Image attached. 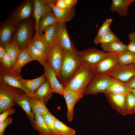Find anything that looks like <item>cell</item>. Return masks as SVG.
I'll list each match as a JSON object with an SVG mask.
<instances>
[{"mask_svg": "<svg viewBox=\"0 0 135 135\" xmlns=\"http://www.w3.org/2000/svg\"><path fill=\"white\" fill-rule=\"evenodd\" d=\"M34 60L31 57L26 48L21 49L16 62L12 70L20 74L22 67L28 63Z\"/></svg>", "mask_w": 135, "mask_h": 135, "instance_id": "cell-24", "label": "cell"}, {"mask_svg": "<svg viewBox=\"0 0 135 135\" xmlns=\"http://www.w3.org/2000/svg\"><path fill=\"white\" fill-rule=\"evenodd\" d=\"M16 28L10 19L6 21L0 26V44L5 46L11 41V38Z\"/></svg>", "mask_w": 135, "mask_h": 135, "instance_id": "cell-18", "label": "cell"}, {"mask_svg": "<svg viewBox=\"0 0 135 135\" xmlns=\"http://www.w3.org/2000/svg\"><path fill=\"white\" fill-rule=\"evenodd\" d=\"M34 118L36 125L34 128L38 132L39 135H54L45 123L41 116L35 115Z\"/></svg>", "mask_w": 135, "mask_h": 135, "instance_id": "cell-31", "label": "cell"}, {"mask_svg": "<svg viewBox=\"0 0 135 135\" xmlns=\"http://www.w3.org/2000/svg\"><path fill=\"white\" fill-rule=\"evenodd\" d=\"M133 63H135V61Z\"/></svg>", "mask_w": 135, "mask_h": 135, "instance_id": "cell-48", "label": "cell"}, {"mask_svg": "<svg viewBox=\"0 0 135 135\" xmlns=\"http://www.w3.org/2000/svg\"><path fill=\"white\" fill-rule=\"evenodd\" d=\"M130 90V89L127 87L124 82L113 78L108 88L106 93L127 95Z\"/></svg>", "mask_w": 135, "mask_h": 135, "instance_id": "cell-25", "label": "cell"}, {"mask_svg": "<svg viewBox=\"0 0 135 135\" xmlns=\"http://www.w3.org/2000/svg\"><path fill=\"white\" fill-rule=\"evenodd\" d=\"M32 27L28 21H24L17 25L12 40L17 42L20 49L26 48L31 39Z\"/></svg>", "mask_w": 135, "mask_h": 135, "instance_id": "cell-5", "label": "cell"}, {"mask_svg": "<svg viewBox=\"0 0 135 135\" xmlns=\"http://www.w3.org/2000/svg\"><path fill=\"white\" fill-rule=\"evenodd\" d=\"M14 102L15 105L19 106L24 110L34 128L36 125V122L34 115L30 108L28 94L24 92L22 90L15 98Z\"/></svg>", "mask_w": 135, "mask_h": 135, "instance_id": "cell-15", "label": "cell"}, {"mask_svg": "<svg viewBox=\"0 0 135 135\" xmlns=\"http://www.w3.org/2000/svg\"><path fill=\"white\" fill-rule=\"evenodd\" d=\"M22 90L0 82V113L12 108L15 105L14 99Z\"/></svg>", "mask_w": 135, "mask_h": 135, "instance_id": "cell-3", "label": "cell"}, {"mask_svg": "<svg viewBox=\"0 0 135 135\" xmlns=\"http://www.w3.org/2000/svg\"><path fill=\"white\" fill-rule=\"evenodd\" d=\"M67 8H72L75 7L77 3V0H64Z\"/></svg>", "mask_w": 135, "mask_h": 135, "instance_id": "cell-43", "label": "cell"}, {"mask_svg": "<svg viewBox=\"0 0 135 135\" xmlns=\"http://www.w3.org/2000/svg\"><path fill=\"white\" fill-rule=\"evenodd\" d=\"M52 11H48L45 12L40 19L38 26L40 35L43 34L44 30L47 27L58 22L54 14Z\"/></svg>", "mask_w": 135, "mask_h": 135, "instance_id": "cell-26", "label": "cell"}, {"mask_svg": "<svg viewBox=\"0 0 135 135\" xmlns=\"http://www.w3.org/2000/svg\"><path fill=\"white\" fill-rule=\"evenodd\" d=\"M58 28V22L48 26L44 31L43 35L51 47L55 43Z\"/></svg>", "mask_w": 135, "mask_h": 135, "instance_id": "cell-28", "label": "cell"}, {"mask_svg": "<svg viewBox=\"0 0 135 135\" xmlns=\"http://www.w3.org/2000/svg\"><path fill=\"white\" fill-rule=\"evenodd\" d=\"M104 94L112 108L123 115H127V95L109 93Z\"/></svg>", "mask_w": 135, "mask_h": 135, "instance_id": "cell-14", "label": "cell"}, {"mask_svg": "<svg viewBox=\"0 0 135 135\" xmlns=\"http://www.w3.org/2000/svg\"><path fill=\"white\" fill-rule=\"evenodd\" d=\"M118 54L112 53L102 60L92 68L95 74L109 75L118 64Z\"/></svg>", "mask_w": 135, "mask_h": 135, "instance_id": "cell-10", "label": "cell"}, {"mask_svg": "<svg viewBox=\"0 0 135 135\" xmlns=\"http://www.w3.org/2000/svg\"><path fill=\"white\" fill-rule=\"evenodd\" d=\"M135 60V53L128 51L118 54V64H127L133 63Z\"/></svg>", "mask_w": 135, "mask_h": 135, "instance_id": "cell-35", "label": "cell"}, {"mask_svg": "<svg viewBox=\"0 0 135 135\" xmlns=\"http://www.w3.org/2000/svg\"><path fill=\"white\" fill-rule=\"evenodd\" d=\"M94 74L92 68L82 64L64 86V89L84 90Z\"/></svg>", "mask_w": 135, "mask_h": 135, "instance_id": "cell-2", "label": "cell"}, {"mask_svg": "<svg viewBox=\"0 0 135 135\" xmlns=\"http://www.w3.org/2000/svg\"><path fill=\"white\" fill-rule=\"evenodd\" d=\"M46 80V76L44 73L39 77L31 80H25L22 78L20 80V82L29 93L30 96H33L36 90Z\"/></svg>", "mask_w": 135, "mask_h": 135, "instance_id": "cell-20", "label": "cell"}, {"mask_svg": "<svg viewBox=\"0 0 135 135\" xmlns=\"http://www.w3.org/2000/svg\"><path fill=\"white\" fill-rule=\"evenodd\" d=\"M34 0L23 1L12 12L9 19L15 26L30 17L33 12Z\"/></svg>", "mask_w": 135, "mask_h": 135, "instance_id": "cell-7", "label": "cell"}, {"mask_svg": "<svg viewBox=\"0 0 135 135\" xmlns=\"http://www.w3.org/2000/svg\"><path fill=\"white\" fill-rule=\"evenodd\" d=\"M78 52L82 64L92 68L112 54L99 50L95 48L78 51Z\"/></svg>", "mask_w": 135, "mask_h": 135, "instance_id": "cell-6", "label": "cell"}, {"mask_svg": "<svg viewBox=\"0 0 135 135\" xmlns=\"http://www.w3.org/2000/svg\"><path fill=\"white\" fill-rule=\"evenodd\" d=\"M134 2L135 0H112L110 10L120 16H125L129 12L130 6Z\"/></svg>", "mask_w": 135, "mask_h": 135, "instance_id": "cell-21", "label": "cell"}, {"mask_svg": "<svg viewBox=\"0 0 135 135\" xmlns=\"http://www.w3.org/2000/svg\"><path fill=\"white\" fill-rule=\"evenodd\" d=\"M28 96L30 108L34 116L36 115L42 116L48 110L46 104L41 100L33 96Z\"/></svg>", "mask_w": 135, "mask_h": 135, "instance_id": "cell-27", "label": "cell"}, {"mask_svg": "<svg viewBox=\"0 0 135 135\" xmlns=\"http://www.w3.org/2000/svg\"><path fill=\"white\" fill-rule=\"evenodd\" d=\"M34 2L33 13L35 21L36 32L33 38H35L40 36L39 32L38 26L41 17L46 12L52 10L50 6L46 3L45 0H34Z\"/></svg>", "mask_w": 135, "mask_h": 135, "instance_id": "cell-16", "label": "cell"}, {"mask_svg": "<svg viewBox=\"0 0 135 135\" xmlns=\"http://www.w3.org/2000/svg\"><path fill=\"white\" fill-rule=\"evenodd\" d=\"M130 42L128 47L129 51L135 53V30L130 33L128 35Z\"/></svg>", "mask_w": 135, "mask_h": 135, "instance_id": "cell-40", "label": "cell"}, {"mask_svg": "<svg viewBox=\"0 0 135 135\" xmlns=\"http://www.w3.org/2000/svg\"><path fill=\"white\" fill-rule=\"evenodd\" d=\"M5 48L6 52L9 55L14 66L16 62L21 50L18 44L15 42L11 40L6 45Z\"/></svg>", "mask_w": 135, "mask_h": 135, "instance_id": "cell-32", "label": "cell"}, {"mask_svg": "<svg viewBox=\"0 0 135 135\" xmlns=\"http://www.w3.org/2000/svg\"><path fill=\"white\" fill-rule=\"evenodd\" d=\"M50 86L47 80L36 91L33 96L42 101L45 104L52 96Z\"/></svg>", "mask_w": 135, "mask_h": 135, "instance_id": "cell-22", "label": "cell"}, {"mask_svg": "<svg viewBox=\"0 0 135 135\" xmlns=\"http://www.w3.org/2000/svg\"><path fill=\"white\" fill-rule=\"evenodd\" d=\"M64 55V50L55 44L51 47L47 54V64L54 72L57 78L60 73Z\"/></svg>", "mask_w": 135, "mask_h": 135, "instance_id": "cell-8", "label": "cell"}, {"mask_svg": "<svg viewBox=\"0 0 135 135\" xmlns=\"http://www.w3.org/2000/svg\"><path fill=\"white\" fill-rule=\"evenodd\" d=\"M29 44L40 50L48 54L51 46L44 37L43 34L33 38Z\"/></svg>", "mask_w": 135, "mask_h": 135, "instance_id": "cell-30", "label": "cell"}, {"mask_svg": "<svg viewBox=\"0 0 135 135\" xmlns=\"http://www.w3.org/2000/svg\"><path fill=\"white\" fill-rule=\"evenodd\" d=\"M46 124L54 135H60L54 125L55 117L49 112L46 111L42 116Z\"/></svg>", "mask_w": 135, "mask_h": 135, "instance_id": "cell-36", "label": "cell"}, {"mask_svg": "<svg viewBox=\"0 0 135 135\" xmlns=\"http://www.w3.org/2000/svg\"><path fill=\"white\" fill-rule=\"evenodd\" d=\"M54 125L60 135H75L76 134L74 130L66 125L55 117Z\"/></svg>", "mask_w": 135, "mask_h": 135, "instance_id": "cell-33", "label": "cell"}, {"mask_svg": "<svg viewBox=\"0 0 135 135\" xmlns=\"http://www.w3.org/2000/svg\"><path fill=\"white\" fill-rule=\"evenodd\" d=\"M84 90L64 89L63 96L67 106V116L69 122L72 120L75 105L84 96Z\"/></svg>", "mask_w": 135, "mask_h": 135, "instance_id": "cell-11", "label": "cell"}, {"mask_svg": "<svg viewBox=\"0 0 135 135\" xmlns=\"http://www.w3.org/2000/svg\"><path fill=\"white\" fill-rule=\"evenodd\" d=\"M12 118L8 117L2 122H0V135H4L6 128L12 122Z\"/></svg>", "mask_w": 135, "mask_h": 135, "instance_id": "cell-42", "label": "cell"}, {"mask_svg": "<svg viewBox=\"0 0 135 135\" xmlns=\"http://www.w3.org/2000/svg\"><path fill=\"white\" fill-rule=\"evenodd\" d=\"M15 112V109L10 108L7 109L0 113V122H3L9 116L14 114Z\"/></svg>", "mask_w": 135, "mask_h": 135, "instance_id": "cell-41", "label": "cell"}, {"mask_svg": "<svg viewBox=\"0 0 135 135\" xmlns=\"http://www.w3.org/2000/svg\"><path fill=\"white\" fill-rule=\"evenodd\" d=\"M44 67V73L52 92L63 96L64 91V86L57 78L55 73L48 64H46Z\"/></svg>", "mask_w": 135, "mask_h": 135, "instance_id": "cell-17", "label": "cell"}, {"mask_svg": "<svg viewBox=\"0 0 135 135\" xmlns=\"http://www.w3.org/2000/svg\"><path fill=\"white\" fill-rule=\"evenodd\" d=\"M59 23H66L71 20L75 16V8L61 9L56 7L54 4H49Z\"/></svg>", "mask_w": 135, "mask_h": 135, "instance_id": "cell-19", "label": "cell"}, {"mask_svg": "<svg viewBox=\"0 0 135 135\" xmlns=\"http://www.w3.org/2000/svg\"><path fill=\"white\" fill-rule=\"evenodd\" d=\"M100 46L104 52L109 53L120 54L128 51L127 45L124 44L122 42L101 44Z\"/></svg>", "mask_w": 135, "mask_h": 135, "instance_id": "cell-23", "label": "cell"}, {"mask_svg": "<svg viewBox=\"0 0 135 135\" xmlns=\"http://www.w3.org/2000/svg\"><path fill=\"white\" fill-rule=\"evenodd\" d=\"M112 22V19L107 18L104 22L99 28L94 41L98 40L110 29V26Z\"/></svg>", "mask_w": 135, "mask_h": 135, "instance_id": "cell-37", "label": "cell"}, {"mask_svg": "<svg viewBox=\"0 0 135 135\" xmlns=\"http://www.w3.org/2000/svg\"><path fill=\"white\" fill-rule=\"evenodd\" d=\"M112 78L109 75L95 74L85 89L84 94L106 93Z\"/></svg>", "mask_w": 135, "mask_h": 135, "instance_id": "cell-4", "label": "cell"}, {"mask_svg": "<svg viewBox=\"0 0 135 135\" xmlns=\"http://www.w3.org/2000/svg\"><path fill=\"white\" fill-rule=\"evenodd\" d=\"M130 92L135 96V88L130 89Z\"/></svg>", "mask_w": 135, "mask_h": 135, "instance_id": "cell-47", "label": "cell"}, {"mask_svg": "<svg viewBox=\"0 0 135 135\" xmlns=\"http://www.w3.org/2000/svg\"><path fill=\"white\" fill-rule=\"evenodd\" d=\"M31 57L34 60L38 61L44 66L47 64V54L40 50L29 44L26 48Z\"/></svg>", "mask_w": 135, "mask_h": 135, "instance_id": "cell-29", "label": "cell"}, {"mask_svg": "<svg viewBox=\"0 0 135 135\" xmlns=\"http://www.w3.org/2000/svg\"><path fill=\"white\" fill-rule=\"evenodd\" d=\"M54 4L56 7L60 9H65L67 8L64 0H56Z\"/></svg>", "mask_w": 135, "mask_h": 135, "instance_id": "cell-45", "label": "cell"}, {"mask_svg": "<svg viewBox=\"0 0 135 135\" xmlns=\"http://www.w3.org/2000/svg\"><path fill=\"white\" fill-rule=\"evenodd\" d=\"M122 42L116 35L110 29L108 32L96 41H94L95 44H103L113 42Z\"/></svg>", "mask_w": 135, "mask_h": 135, "instance_id": "cell-34", "label": "cell"}, {"mask_svg": "<svg viewBox=\"0 0 135 135\" xmlns=\"http://www.w3.org/2000/svg\"><path fill=\"white\" fill-rule=\"evenodd\" d=\"M127 114L135 113V96L130 92L127 94Z\"/></svg>", "mask_w": 135, "mask_h": 135, "instance_id": "cell-38", "label": "cell"}, {"mask_svg": "<svg viewBox=\"0 0 135 135\" xmlns=\"http://www.w3.org/2000/svg\"><path fill=\"white\" fill-rule=\"evenodd\" d=\"M64 50L63 62L58 78L64 86L82 64L78 53L73 54Z\"/></svg>", "mask_w": 135, "mask_h": 135, "instance_id": "cell-1", "label": "cell"}, {"mask_svg": "<svg viewBox=\"0 0 135 135\" xmlns=\"http://www.w3.org/2000/svg\"><path fill=\"white\" fill-rule=\"evenodd\" d=\"M109 75L116 80L126 82L135 76V63L118 64Z\"/></svg>", "mask_w": 135, "mask_h": 135, "instance_id": "cell-12", "label": "cell"}, {"mask_svg": "<svg viewBox=\"0 0 135 135\" xmlns=\"http://www.w3.org/2000/svg\"><path fill=\"white\" fill-rule=\"evenodd\" d=\"M58 23V28L55 44L64 50L73 54L78 53L68 32L66 23Z\"/></svg>", "mask_w": 135, "mask_h": 135, "instance_id": "cell-9", "label": "cell"}, {"mask_svg": "<svg viewBox=\"0 0 135 135\" xmlns=\"http://www.w3.org/2000/svg\"><path fill=\"white\" fill-rule=\"evenodd\" d=\"M127 87L130 89L135 88V76L124 82Z\"/></svg>", "mask_w": 135, "mask_h": 135, "instance_id": "cell-44", "label": "cell"}, {"mask_svg": "<svg viewBox=\"0 0 135 135\" xmlns=\"http://www.w3.org/2000/svg\"><path fill=\"white\" fill-rule=\"evenodd\" d=\"M6 52L5 46L0 44V62Z\"/></svg>", "mask_w": 135, "mask_h": 135, "instance_id": "cell-46", "label": "cell"}, {"mask_svg": "<svg viewBox=\"0 0 135 135\" xmlns=\"http://www.w3.org/2000/svg\"><path fill=\"white\" fill-rule=\"evenodd\" d=\"M0 63V67L7 70H12L14 65L8 53L6 52Z\"/></svg>", "mask_w": 135, "mask_h": 135, "instance_id": "cell-39", "label": "cell"}, {"mask_svg": "<svg viewBox=\"0 0 135 135\" xmlns=\"http://www.w3.org/2000/svg\"><path fill=\"white\" fill-rule=\"evenodd\" d=\"M22 78L21 74L12 70H5L0 67V82L18 88L30 96L29 93L20 82V80Z\"/></svg>", "mask_w": 135, "mask_h": 135, "instance_id": "cell-13", "label": "cell"}]
</instances>
